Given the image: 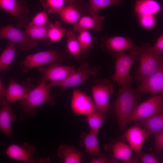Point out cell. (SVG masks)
Listing matches in <instances>:
<instances>
[{
  "label": "cell",
  "mask_w": 163,
  "mask_h": 163,
  "mask_svg": "<svg viewBox=\"0 0 163 163\" xmlns=\"http://www.w3.org/2000/svg\"><path fill=\"white\" fill-rule=\"evenodd\" d=\"M132 82H127L120 85L117 99L113 104L116 119L122 132L124 130L128 118L140 98L141 94L133 88Z\"/></svg>",
  "instance_id": "obj_1"
},
{
  "label": "cell",
  "mask_w": 163,
  "mask_h": 163,
  "mask_svg": "<svg viewBox=\"0 0 163 163\" xmlns=\"http://www.w3.org/2000/svg\"><path fill=\"white\" fill-rule=\"evenodd\" d=\"M46 82L41 81L37 87L31 90L25 98L20 101L21 112L19 118L21 121L24 120L25 116L30 117L34 115L36 108L41 105L48 102L53 105L55 104L56 95L50 94L51 88Z\"/></svg>",
  "instance_id": "obj_2"
},
{
  "label": "cell",
  "mask_w": 163,
  "mask_h": 163,
  "mask_svg": "<svg viewBox=\"0 0 163 163\" xmlns=\"http://www.w3.org/2000/svg\"><path fill=\"white\" fill-rule=\"evenodd\" d=\"M139 52V65L134 79V81L137 83H140L163 67V54L156 52L149 43H143Z\"/></svg>",
  "instance_id": "obj_3"
},
{
  "label": "cell",
  "mask_w": 163,
  "mask_h": 163,
  "mask_svg": "<svg viewBox=\"0 0 163 163\" xmlns=\"http://www.w3.org/2000/svg\"><path fill=\"white\" fill-rule=\"evenodd\" d=\"M115 58V71L111 78L120 86L127 82L133 81V77L130 70L134 62L139 61V51H130L128 54L125 51L114 53Z\"/></svg>",
  "instance_id": "obj_4"
},
{
  "label": "cell",
  "mask_w": 163,
  "mask_h": 163,
  "mask_svg": "<svg viewBox=\"0 0 163 163\" xmlns=\"http://www.w3.org/2000/svg\"><path fill=\"white\" fill-rule=\"evenodd\" d=\"M163 110V98L160 94H155L141 104L137 105L130 115L128 123L144 119Z\"/></svg>",
  "instance_id": "obj_5"
},
{
  "label": "cell",
  "mask_w": 163,
  "mask_h": 163,
  "mask_svg": "<svg viewBox=\"0 0 163 163\" xmlns=\"http://www.w3.org/2000/svg\"><path fill=\"white\" fill-rule=\"evenodd\" d=\"M93 83L91 90L96 108L106 113L109 107L110 97L113 92V85L107 79H97Z\"/></svg>",
  "instance_id": "obj_6"
},
{
  "label": "cell",
  "mask_w": 163,
  "mask_h": 163,
  "mask_svg": "<svg viewBox=\"0 0 163 163\" xmlns=\"http://www.w3.org/2000/svg\"><path fill=\"white\" fill-rule=\"evenodd\" d=\"M99 66H94L88 68V64L86 62L82 63L78 68L65 79L60 82L50 83V87H61L63 91L68 88L78 85L86 82L91 76H95L98 73Z\"/></svg>",
  "instance_id": "obj_7"
},
{
  "label": "cell",
  "mask_w": 163,
  "mask_h": 163,
  "mask_svg": "<svg viewBox=\"0 0 163 163\" xmlns=\"http://www.w3.org/2000/svg\"><path fill=\"white\" fill-rule=\"evenodd\" d=\"M0 37L18 44L19 50L27 52L37 44V40L30 37L26 32L20 30L11 24L0 29Z\"/></svg>",
  "instance_id": "obj_8"
},
{
  "label": "cell",
  "mask_w": 163,
  "mask_h": 163,
  "mask_svg": "<svg viewBox=\"0 0 163 163\" xmlns=\"http://www.w3.org/2000/svg\"><path fill=\"white\" fill-rule=\"evenodd\" d=\"M26 0H0V8L9 13L15 19L17 27L26 28L30 21V11Z\"/></svg>",
  "instance_id": "obj_9"
},
{
  "label": "cell",
  "mask_w": 163,
  "mask_h": 163,
  "mask_svg": "<svg viewBox=\"0 0 163 163\" xmlns=\"http://www.w3.org/2000/svg\"><path fill=\"white\" fill-rule=\"evenodd\" d=\"M39 70L42 74L39 82L44 80L50 83L62 81L75 71L73 66H62L58 63H52L46 67H40Z\"/></svg>",
  "instance_id": "obj_10"
},
{
  "label": "cell",
  "mask_w": 163,
  "mask_h": 163,
  "mask_svg": "<svg viewBox=\"0 0 163 163\" xmlns=\"http://www.w3.org/2000/svg\"><path fill=\"white\" fill-rule=\"evenodd\" d=\"M101 47L104 50L115 53L125 50L139 51L140 47L129 38L120 36L110 37L106 35L102 39Z\"/></svg>",
  "instance_id": "obj_11"
},
{
  "label": "cell",
  "mask_w": 163,
  "mask_h": 163,
  "mask_svg": "<svg viewBox=\"0 0 163 163\" xmlns=\"http://www.w3.org/2000/svg\"><path fill=\"white\" fill-rule=\"evenodd\" d=\"M62 59V56L58 52L50 50L27 56L23 64L26 68H31L49 63H58Z\"/></svg>",
  "instance_id": "obj_12"
},
{
  "label": "cell",
  "mask_w": 163,
  "mask_h": 163,
  "mask_svg": "<svg viewBox=\"0 0 163 163\" xmlns=\"http://www.w3.org/2000/svg\"><path fill=\"white\" fill-rule=\"evenodd\" d=\"M136 91L139 94L147 93L152 95L163 93V67L143 79Z\"/></svg>",
  "instance_id": "obj_13"
},
{
  "label": "cell",
  "mask_w": 163,
  "mask_h": 163,
  "mask_svg": "<svg viewBox=\"0 0 163 163\" xmlns=\"http://www.w3.org/2000/svg\"><path fill=\"white\" fill-rule=\"evenodd\" d=\"M71 105L73 112L78 114L87 115L96 109L91 97L78 89L73 91Z\"/></svg>",
  "instance_id": "obj_14"
},
{
  "label": "cell",
  "mask_w": 163,
  "mask_h": 163,
  "mask_svg": "<svg viewBox=\"0 0 163 163\" xmlns=\"http://www.w3.org/2000/svg\"><path fill=\"white\" fill-rule=\"evenodd\" d=\"M30 79L21 83H18L14 80H10L6 89V97L7 104L25 98L35 87L31 83Z\"/></svg>",
  "instance_id": "obj_15"
},
{
  "label": "cell",
  "mask_w": 163,
  "mask_h": 163,
  "mask_svg": "<svg viewBox=\"0 0 163 163\" xmlns=\"http://www.w3.org/2000/svg\"><path fill=\"white\" fill-rule=\"evenodd\" d=\"M149 136V133L145 129L136 125L127 129L124 133L123 137L134 151L136 160L144 141Z\"/></svg>",
  "instance_id": "obj_16"
},
{
  "label": "cell",
  "mask_w": 163,
  "mask_h": 163,
  "mask_svg": "<svg viewBox=\"0 0 163 163\" xmlns=\"http://www.w3.org/2000/svg\"><path fill=\"white\" fill-rule=\"evenodd\" d=\"M88 7L82 0H76L72 4H65L56 13L64 22L75 24L82 16V11Z\"/></svg>",
  "instance_id": "obj_17"
},
{
  "label": "cell",
  "mask_w": 163,
  "mask_h": 163,
  "mask_svg": "<svg viewBox=\"0 0 163 163\" xmlns=\"http://www.w3.org/2000/svg\"><path fill=\"white\" fill-rule=\"evenodd\" d=\"M34 146L25 143L21 146L12 144L9 145L5 152L10 158L28 163H35L34 154Z\"/></svg>",
  "instance_id": "obj_18"
},
{
  "label": "cell",
  "mask_w": 163,
  "mask_h": 163,
  "mask_svg": "<svg viewBox=\"0 0 163 163\" xmlns=\"http://www.w3.org/2000/svg\"><path fill=\"white\" fill-rule=\"evenodd\" d=\"M105 18L97 14L92 16H83L73 26V30L79 33L83 30H96L100 31L103 26V22Z\"/></svg>",
  "instance_id": "obj_19"
},
{
  "label": "cell",
  "mask_w": 163,
  "mask_h": 163,
  "mask_svg": "<svg viewBox=\"0 0 163 163\" xmlns=\"http://www.w3.org/2000/svg\"><path fill=\"white\" fill-rule=\"evenodd\" d=\"M107 148L111 150L113 158L115 160H120L123 163H137L138 160L131 158L133 149L129 145L121 141L117 142L109 145Z\"/></svg>",
  "instance_id": "obj_20"
},
{
  "label": "cell",
  "mask_w": 163,
  "mask_h": 163,
  "mask_svg": "<svg viewBox=\"0 0 163 163\" xmlns=\"http://www.w3.org/2000/svg\"><path fill=\"white\" fill-rule=\"evenodd\" d=\"M98 133L91 130L88 133H82L80 136L79 143L81 146H85L86 152L92 156L99 157L105 155L100 151L97 137Z\"/></svg>",
  "instance_id": "obj_21"
},
{
  "label": "cell",
  "mask_w": 163,
  "mask_h": 163,
  "mask_svg": "<svg viewBox=\"0 0 163 163\" xmlns=\"http://www.w3.org/2000/svg\"><path fill=\"white\" fill-rule=\"evenodd\" d=\"M136 125L142 127L150 136L163 131V114L160 113L136 122Z\"/></svg>",
  "instance_id": "obj_22"
},
{
  "label": "cell",
  "mask_w": 163,
  "mask_h": 163,
  "mask_svg": "<svg viewBox=\"0 0 163 163\" xmlns=\"http://www.w3.org/2000/svg\"><path fill=\"white\" fill-rule=\"evenodd\" d=\"M57 154L65 163H81L83 155L72 146L63 143L59 145Z\"/></svg>",
  "instance_id": "obj_23"
},
{
  "label": "cell",
  "mask_w": 163,
  "mask_h": 163,
  "mask_svg": "<svg viewBox=\"0 0 163 163\" xmlns=\"http://www.w3.org/2000/svg\"><path fill=\"white\" fill-rule=\"evenodd\" d=\"M1 106L0 129L4 133L11 138V124L15 121L16 115L8 104Z\"/></svg>",
  "instance_id": "obj_24"
},
{
  "label": "cell",
  "mask_w": 163,
  "mask_h": 163,
  "mask_svg": "<svg viewBox=\"0 0 163 163\" xmlns=\"http://www.w3.org/2000/svg\"><path fill=\"white\" fill-rule=\"evenodd\" d=\"M159 3L155 0H137L135 3V11L140 16L153 15L162 10Z\"/></svg>",
  "instance_id": "obj_25"
},
{
  "label": "cell",
  "mask_w": 163,
  "mask_h": 163,
  "mask_svg": "<svg viewBox=\"0 0 163 163\" xmlns=\"http://www.w3.org/2000/svg\"><path fill=\"white\" fill-rule=\"evenodd\" d=\"M90 5L88 11L92 16L98 11L106 8L117 5L125 4L123 0H89Z\"/></svg>",
  "instance_id": "obj_26"
},
{
  "label": "cell",
  "mask_w": 163,
  "mask_h": 163,
  "mask_svg": "<svg viewBox=\"0 0 163 163\" xmlns=\"http://www.w3.org/2000/svg\"><path fill=\"white\" fill-rule=\"evenodd\" d=\"M108 118L106 113H102L96 109L93 112L87 115L86 121L91 130L98 133L102 124Z\"/></svg>",
  "instance_id": "obj_27"
},
{
  "label": "cell",
  "mask_w": 163,
  "mask_h": 163,
  "mask_svg": "<svg viewBox=\"0 0 163 163\" xmlns=\"http://www.w3.org/2000/svg\"><path fill=\"white\" fill-rule=\"evenodd\" d=\"M50 23L49 21L46 24L42 26H28L26 28L25 32L32 38L45 41H48V32Z\"/></svg>",
  "instance_id": "obj_28"
},
{
  "label": "cell",
  "mask_w": 163,
  "mask_h": 163,
  "mask_svg": "<svg viewBox=\"0 0 163 163\" xmlns=\"http://www.w3.org/2000/svg\"><path fill=\"white\" fill-rule=\"evenodd\" d=\"M15 43L9 41L0 55V72L4 71L13 61L15 55Z\"/></svg>",
  "instance_id": "obj_29"
},
{
  "label": "cell",
  "mask_w": 163,
  "mask_h": 163,
  "mask_svg": "<svg viewBox=\"0 0 163 163\" xmlns=\"http://www.w3.org/2000/svg\"><path fill=\"white\" fill-rule=\"evenodd\" d=\"M67 47L69 51L77 60L81 57V51L79 43L74 33L71 31H67Z\"/></svg>",
  "instance_id": "obj_30"
},
{
  "label": "cell",
  "mask_w": 163,
  "mask_h": 163,
  "mask_svg": "<svg viewBox=\"0 0 163 163\" xmlns=\"http://www.w3.org/2000/svg\"><path fill=\"white\" fill-rule=\"evenodd\" d=\"M67 31V30L58 21L54 24L51 22L48 32V40L53 42L59 41L66 34Z\"/></svg>",
  "instance_id": "obj_31"
},
{
  "label": "cell",
  "mask_w": 163,
  "mask_h": 163,
  "mask_svg": "<svg viewBox=\"0 0 163 163\" xmlns=\"http://www.w3.org/2000/svg\"><path fill=\"white\" fill-rule=\"evenodd\" d=\"M81 49V53L88 52L93 43L92 37L88 30H83L79 33L77 37Z\"/></svg>",
  "instance_id": "obj_32"
},
{
  "label": "cell",
  "mask_w": 163,
  "mask_h": 163,
  "mask_svg": "<svg viewBox=\"0 0 163 163\" xmlns=\"http://www.w3.org/2000/svg\"><path fill=\"white\" fill-rule=\"evenodd\" d=\"M45 10L47 13H54L66 4L65 0H40Z\"/></svg>",
  "instance_id": "obj_33"
},
{
  "label": "cell",
  "mask_w": 163,
  "mask_h": 163,
  "mask_svg": "<svg viewBox=\"0 0 163 163\" xmlns=\"http://www.w3.org/2000/svg\"><path fill=\"white\" fill-rule=\"evenodd\" d=\"M47 12L45 10L37 13L30 21L28 26H40L46 24L48 21V19Z\"/></svg>",
  "instance_id": "obj_34"
},
{
  "label": "cell",
  "mask_w": 163,
  "mask_h": 163,
  "mask_svg": "<svg viewBox=\"0 0 163 163\" xmlns=\"http://www.w3.org/2000/svg\"><path fill=\"white\" fill-rule=\"evenodd\" d=\"M138 158L142 163L159 162L158 158L152 154L145 153L140 151L138 155L137 158Z\"/></svg>",
  "instance_id": "obj_35"
},
{
  "label": "cell",
  "mask_w": 163,
  "mask_h": 163,
  "mask_svg": "<svg viewBox=\"0 0 163 163\" xmlns=\"http://www.w3.org/2000/svg\"><path fill=\"white\" fill-rule=\"evenodd\" d=\"M142 25L146 28L152 27L155 25V20L153 15H145L140 16Z\"/></svg>",
  "instance_id": "obj_36"
},
{
  "label": "cell",
  "mask_w": 163,
  "mask_h": 163,
  "mask_svg": "<svg viewBox=\"0 0 163 163\" xmlns=\"http://www.w3.org/2000/svg\"><path fill=\"white\" fill-rule=\"evenodd\" d=\"M155 136L154 148L158 152L163 149V131L154 135Z\"/></svg>",
  "instance_id": "obj_37"
},
{
  "label": "cell",
  "mask_w": 163,
  "mask_h": 163,
  "mask_svg": "<svg viewBox=\"0 0 163 163\" xmlns=\"http://www.w3.org/2000/svg\"><path fill=\"white\" fill-rule=\"evenodd\" d=\"M153 49L157 53L163 54V35L161 34L158 38L155 45L152 46Z\"/></svg>",
  "instance_id": "obj_38"
},
{
  "label": "cell",
  "mask_w": 163,
  "mask_h": 163,
  "mask_svg": "<svg viewBox=\"0 0 163 163\" xmlns=\"http://www.w3.org/2000/svg\"><path fill=\"white\" fill-rule=\"evenodd\" d=\"M6 89L2 85L0 79V106L7 104L6 97Z\"/></svg>",
  "instance_id": "obj_39"
},
{
  "label": "cell",
  "mask_w": 163,
  "mask_h": 163,
  "mask_svg": "<svg viewBox=\"0 0 163 163\" xmlns=\"http://www.w3.org/2000/svg\"><path fill=\"white\" fill-rule=\"evenodd\" d=\"M110 162L107 158V157L105 155L104 156L99 157L98 158H92L90 163H107Z\"/></svg>",
  "instance_id": "obj_40"
},
{
  "label": "cell",
  "mask_w": 163,
  "mask_h": 163,
  "mask_svg": "<svg viewBox=\"0 0 163 163\" xmlns=\"http://www.w3.org/2000/svg\"><path fill=\"white\" fill-rule=\"evenodd\" d=\"M76 0H65L66 4H69L73 3Z\"/></svg>",
  "instance_id": "obj_41"
}]
</instances>
